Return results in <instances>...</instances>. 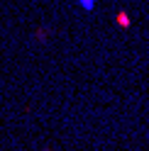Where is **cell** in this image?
<instances>
[{
    "mask_svg": "<svg viewBox=\"0 0 149 151\" xmlns=\"http://www.w3.org/2000/svg\"><path fill=\"white\" fill-rule=\"evenodd\" d=\"M78 5L83 10H93V7H95V0H78Z\"/></svg>",
    "mask_w": 149,
    "mask_h": 151,
    "instance_id": "2",
    "label": "cell"
},
{
    "mask_svg": "<svg viewBox=\"0 0 149 151\" xmlns=\"http://www.w3.org/2000/svg\"><path fill=\"white\" fill-rule=\"evenodd\" d=\"M117 24H120V27H129V17H127V12H117Z\"/></svg>",
    "mask_w": 149,
    "mask_h": 151,
    "instance_id": "1",
    "label": "cell"
}]
</instances>
